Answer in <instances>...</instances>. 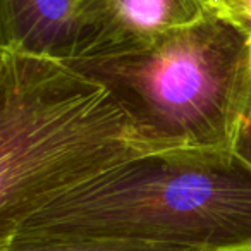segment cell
<instances>
[{
    "instance_id": "obj_1",
    "label": "cell",
    "mask_w": 251,
    "mask_h": 251,
    "mask_svg": "<svg viewBox=\"0 0 251 251\" xmlns=\"http://www.w3.org/2000/svg\"><path fill=\"white\" fill-rule=\"evenodd\" d=\"M150 153L160 151L100 81L0 49V241L64 193Z\"/></svg>"
},
{
    "instance_id": "obj_2",
    "label": "cell",
    "mask_w": 251,
    "mask_h": 251,
    "mask_svg": "<svg viewBox=\"0 0 251 251\" xmlns=\"http://www.w3.org/2000/svg\"><path fill=\"white\" fill-rule=\"evenodd\" d=\"M122 237L201 251H251V167L236 155L138 157L42 206L0 246Z\"/></svg>"
},
{
    "instance_id": "obj_3",
    "label": "cell",
    "mask_w": 251,
    "mask_h": 251,
    "mask_svg": "<svg viewBox=\"0 0 251 251\" xmlns=\"http://www.w3.org/2000/svg\"><path fill=\"white\" fill-rule=\"evenodd\" d=\"M67 64L110 90L157 151L234 155L251 103V31L206 12L150 49Z\"/></svg>"
},
{
    "instance_id": "obj_4",
    "label": "cell",
    "mask_w": 251,
    "mask_h": 251,
    "mask_svg": "<svg viewBox=\"0 0 251 251\" xmlns=\"http://www.w3.org/2000/svg\"><path fill=\"white\" fill-rule=\"evenodd\" d=\"M205 14L198 0H77L76 59L143 52Z\"/></svg>"
},
{
    "instance_id": "obj_5",
    "label": "cell",
    "mask_w": 251,
    "mask_h": 251,
    "mask_svg": "<svg viewBox=\"0 0 251 251\" xmlns=\"http://www.w3.org/2000/svg\"><path fill=\"white\" fill-rule=\"evenodd\" d=\"M0 49L76 59L77 0H0Z\"/></svg>"
},
{
    "instance_id": "obj_6",
    "label": "cell",
    "mask_w": 251,
    "mask_h": 251,
    "mask_svg": "<svg viewBox=\"0 0 251 251\" xmlns=\"http://www.w3.org/2000/svg\"><path fill=\"white\" fill-rule=\"evenodd\" d=\"M0 251H201L169 243L122 237H55L19 241L0 246Z\"/></svg>"
},
{
    "instance_id": "obj_7",
    "label": "cell",
    "mask_w": 251,
    "mask_h": 251,
    "mask_svg": "<svg viewBox=\"0 0 251 251\" xmlns=\"http://www.w3.org/2000/svg\"><path fill=\"white\" fill-rule=\"evenodd\" d=\"M210 14L230 19L251 31V0H198Z\"/></svg>"
},
{
    "instance_id": "obj_8",
    "label": "cell",
    "mask_w": 251,
    "mask_h": 251,
    "mask_svg": "<svg viewBox=\"0 0 251 251\" xmlns=\"http://www.w3.org/2000/svg\"><path fill=\"white\" fill-rule=\"evenodd\" d=\"M234 155L241 162H244L248 167H251V103L243 122H241L239 131H237L236 143H234Z\"/></svg>"
}]
</instances>
